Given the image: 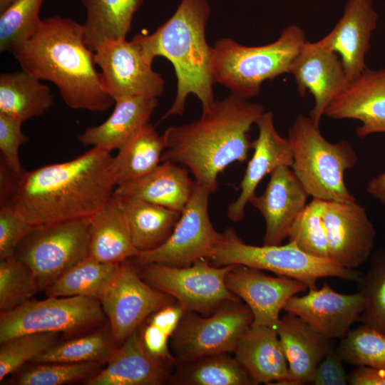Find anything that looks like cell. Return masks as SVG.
<instances>
[{
	"instance_id": "cell-34",
	"label": "cell",
	"mask_w": 385,
	"mask_h": 385,
	"mask_svg": "<svg viewBox=\"0 0 385 385\" xmlns=\"http://www.w3.org/2000/svg\"><path fill=\"white\" fill-rule=\"evenodd\" d=\"M118 267L119 264L101 262L88 256L46 289V296H81L101 301Z\"/></svg>"
},
{
	"instance_id": "cell-27",
	"label": "cell",
	"mask_w": 385,
	"mask_h": 385,
	"mask_svg": "<svg viewBox=\"0 0 385 385\" xmlns=\"http://www.w3.org/2000/svg\"><path fill=\"white\" fill-rule=\"evenodd\" d=\"M138 252L119 198L113 192L90 217L89 257L101 262L120 264Z\"/></svg>"
},
{
	"instance_id": "cell-19",
	"label": "cell",
	"mask_w": 385,
	"mask_h": 385,
	"mask_svg": "<svg viewBox=\"0 0 385 385\" xmlns=\"http://www.w3.org/2000/svg\"><path fill=\"white\" fill-rule=\"evenodd\" d=\"M377 21L372 0H346L338 22L317 41L322 47L339 56L348 82L366 68L365 58Z\"/></svg>"
},
{
	"instance_id": "cell-17",
	"label": "cell",
	"mask_w": 385,
	"mask_h": 385,
	"mask_svg": "<svg viewBox=\"0 0 385 385\" xmlns=\"http://www.w3.org/2000/svg\"><path fill=\"white\" fill-rule=\"evenodd\" d=\"M302 296L294 295L285 304L283 310L295 315L327 339H342L358 322L364 310L363 295L342 294L324 283L320 289H308Z\"/></svg>"
},
{
	"instance_id": "cell-32",
	"label": "cell",
	"mask_w": 385,
	"mask_h": 385,
	"mask_svg": "<svg viewBox=\"0 0 385 385\" xmlns=\"http://www.w3.org/2000/svg\"><path fill=\"white\" fill-rule=\"evenodd\" d=\"M232 353L205 355L178 362L168 384L175 385H256Z\"/></svg>"
},
{
	"instance_id": "cell-30",
	"label": "cell",
	"mask_w": 385,
	"mask_h": 385,
	"mask_svg": "<svg viewBox=\"0 0 385 385\" xmlns=\"http://www.w3.org/2000/svg\"><path fill=\"white\" fill-rule=\"evenodd\" d=\"M53 104L50 88L21 70L0 75V113L24 122L43 114Z\"/></svg>"
},
{
	"instance_id": "cell-38",
	"label": "cell",
	"mask_w": 385,
	"mask_h": 385,
	"mask_svg": "<svg viewBox=\"0 0 385 385\" xmlns=\"http://www.w3.org/2000/svg\"><path fill=\"white\" fill-rule=\"evenodd\" d=\"M44 0H15L0 14V51H11L36 31Z\"/></svg>"
},
{
	"instance_id": "cell-41",
	"label": "cell",
	"mask_w": 385,
	"mask_h": 385,
	"mask_svg": "<svg viewBox=\"0 0 385 385\" xmlns=\"http://www.w3.org/2000/svg\"><path fill=\"white\" fill-rule=\"evenodd\" d=\"M101 362L80 363L46 362L19 373L14 381L19 385H63L87 381L102 370Z\"/></svg>"
},
{
	"instance_id": "cell-26",
	"label": "cell",
	"mask_w": 385,
	"mask_h": 385,
	"mask_svg": "<svg viewBox=\"0 0 385 385\" xmlns=\"http://www.w3.org/2000/svg\"><path fill=\"white\" fill-rule=\"evenodd\" d=\"M108 119L97 126L87 128L78 135L84 145L108 152L119 150L143 126L149 123L158 106L155 97H126L115 101Z\"/></svg>"
},
{
	"instance_id": "cell-2",
	"label": "cell",
	"mask_w": 385,
	"mask_h": 385,
	"mask_svg": "<svg viewBox=\"0 0 385 385\" xmlns=\"http://www.w3.org/2000/svg\"><path fill=\"white\" fill-rule=\"evenodd\" d=\"M264 112L262 105L230 93L202 108L197 120L168 128L161 162L185 167L197 183L213 192L220 173L247 160L252 148L249 132Z\"/></svg>"
},
{
	"instance_id": "cell-31",
	"label": "cell",
	"mask_w": 385,
	"mask_h": 385,
	"mask_svg": "<svg viewBox=\"0 0 385 385\" xmlns=\"http://www.w3.org/2000/svg\"><path fill=\"white\" fill-rule=\"evenodd\" d=\"M143 0H81L86 10L85 42L92 51L105 39L126 38Z\"/></svg>"
},
{
	"instance_id": "cell-11",
	"label": "cell",
	"mask_w": 385,
	"mask_h": 385,
	"mask_svg": "<svg viewBox=\"0 0 385 385\" xmlns=\"http://www.w3.org/2000/svg\"><path fill=\"white\" fill-rule=\"evenodd\" d=\"M137 266L145 282L174 298L185 312L207 316L225 301L239 298L225 282L235 265L217 267L201 259L183 267L160 263Z\"/></svg>"
},
{
	"instance_id": "cell-23",
	"label": "cell",
	"mask_w": 385,
	"mask_h": 385,
	"mask_svg": "<svg viewBox=\"0 0 385 385\" xmlns=\"http://www.w3.org/2000/svg\"><path fill=\"white\" fill-rule=\"evenodd\" d=\"M175 366L153 357L146 350L140 327L116 348L106 366L87 385H160L169 382Z\"/></svg>"
},
{
	"instance_id": "cell-36",
	"label": "cell",
	"mask_w": 385,
	"mask_h": 385,
	"mask_svg": "<svg viewBox=\"0 0 385 385\" xmlns=\"http://www.w3.org/2000/svg\"><path fill=\"white\" fill-rule=\"evenodd\" d=\"M336 349L345 363L385 371V334L369 326L350 329Z\"/></svg>"
},
{
	"instance_id": "cell-12",
	"label": "cell",
	"mask_w": 385,
	"mask_h": 385,
	"mask_svg": "<svg viewBox=\"0 0 385 385\" xmlns=\"http://www.w3.org/2000/svg\"><path fill=\"white\" fill-rule=\"evenodd\" d=\"M212 192L195 181L192 195L167 240L160 247L138 253L131 260L138 266L160 263L187 267L195 262L210 260L222 238L213 227L209 215Z\"/></svg>"
},
{
	"instance_id": "cell-48",
	"label": "cell",
	"mask_w": 385,
	"mask_h": 385,
	"mask_svg": "<svg viewBox=\"0 0 385 385\" xmlns=\"http://www.w3.org/2000/svg\"><path fill=\"white\" fill-rule=\"evenodd\" d=\"M366 191L375 200L385 205V172L368 183Z\"/></svg>"
},
{
	"instance_id": "cell-45",
	"label": "cell",
	"mask_w": 385,
	"mask_h": 385,
	"mask_svg": "<svg viewBox=\"0 0 385 385\" xmlns=\"http://www.w3.org/2000/svg\"><path fill=\"white\" fill-rule=\"evenodd\" d=\"M140 327L141 337L148 352L154 358L173 366L178 361L169 349V340L175 330L147 319Z\"/></svg>"
},
{
	"instance_id": "cell-49",
	"label": "cell",
	"mask_w": 385,
	"mask_h": 385,
	"mask_svg": "<svg viewBox=\"0 0 385 385\" xmlns=\"http://www.w3.org/2000/svg\"><path fill=\"white\" fill-rule=\"evenodd\" d=\"M15 0H0V13L4 11Z\"/></svg>"
},
{
	"instance_id": "cell-40",
	"label": "cell",
	"mask_w": 385,
	"mask_h": 385,
	"mask_svg": "<svg viewBox=\"0 0 385 385\" xmlns=\"http://www.w3.org/2000/svg\"><path fill=\"white\" fill-rule=\"evenodd\" d=\"M325 200L313 198L292 224L289 242L304 252L322 258L329 257L328 242L322 219Z\"/></svg>"
},
{
	"instance_id": "cell-1",
	"label": "cell",
	"mask_w": 385,
	"mask_h": 385,
	"mask_svg": "<svg viewBox=\"0 0 385 385\" xmlns=\"http://www.w3.org/2000/svg\"><path fill=\"white\" fill-rule=\"evenodd\" d=\"M113 158L92 148L73 160L24 170L10 203L19 217L36 226L90 218L117 185Z\"/></svg>"
},
{
	"instance_id": "cell-5",
	"label": "cell",
	"mask_w": 385,
	"mask_h": 385,
	"mask_svg": "<svg viewBox=\"0 0 385 385\" xmlns=\"http://www.w3.org/2000/svg\"><path fill=\"white\" fill-rule=\"evenodd\" d=\"M305 41L304 31L297 25L287 26L274 41L262 46H245L232 38H222L212 47L214 81L231 93L253 98L260 93L265 81L289 73Z\"/></svg>"
},
{
	"instance_id": "cell-7",
	"label": "cell",
	"mask_w": 385,
	"mask_h": 385,
	"mask_svg": "<svg viewBox=\"0 0 385 385\" xmlns=\"http://www.w3.org/2000/svg\"><path fill=\"white\" fill-rule=\"evenodd\" d=\"M209 262L217 267L240 265L267 270L297 279L308 289L317 287V279L322 277L356 282L361 276L354 269L344 267L330 258L309 255L290 242L262 246L246 244L232 227L222 232V238Z\"/></svg>"
},
{
	"instance_id": "cell-8",
	"label": "cell",
	"mask_w": 385,
	"mask_h": 385,
	"mask_svg": "<svg viewBox=\"0 0 385 385\" xmlns=\"http://www.w3.org/2000/svg\"><path fill=\"white\" fill-rule=\"evenodd\" d=\"M90 218L38 225L14 255L34 272L39 291L89 256Z\"/></svg>"
},
{
	"instance_id": "cell-43",
	"label": "cell",
	"mask_w": 385,
	"mask_h": 385,
	"mask_svg": "<svg viewBox=\"0 0 385 385\" xmlns=\"http://www.w3.org/2000/svg\"><path fill=\"white\" fill-rule=\"evenodd\" d=\"M36 227L19 217L10 202L1 205L0 260L14 255L21 242Z\"/></svg>"
},
{
	"instance_id": "cell-18",
	"label": "cell",
	"mask_w": 385,
	"mask_h": 385,
	"mask_svg": "<svg viewBox=\"0 0 385 385\" xmlns=\"http://www.w3.org/2000/svg\"><path fill=\"white\" fill-rule=\"evenodd\" d=\"M300 96L307 91L314 104L309 117L319 125L330 103L343 91L348 80L339 56L322 47L317 41H305L289 68Z\"/></svg>"
},
{
	"instance_id": "cell-24",
	"label": "cell",
	"mask_w": 385,
	"mask_h": 385,
	"mask_svg": "<svg viewBox=\"0 0 385 385\" xmlns=\"http://www.w3.org/2000/svg\"><path fill=\"white\" fill-rule=\"evenodd\" d=\"M233 354L256 384L292 385L276 328L251 324L241 336Z\"/></svg>"
},
{
	"instance_id": "cell-3",
	"label": "cell",
	"mask_w": 385,
	"mask_h": 385,
	"mask_svg": "<svg viewBox=\"0 0 385 385\" xmlns=\"http://www.w3.org/2000/svg\"><path fill=\"white\" fill-rule=\"evenodd\" d=\"M11 54L22 70L53 83L72 109L105 112L115 103L101 85L83 24L59 16L43 19Z\"/></svg>"
},
{
	"instance_id": "cell-6",
	"label": "cell",
	"mask_w": 385,
	"mask_h": 385,
	"mask_svg": "<svg viewBox=\"0 0 385 385\" xmlns=\"http://www.w3.org/2000/svg\"><path fill=\"white\" fill-rule=\"evenodd\" d=\"M293 157L292 170L309 196L326 201H354L344 182V173L358 156L346 140L330 143L311 118L297 115L287 137Z\"/></svg>"
},
{
	"instance_id": "cell-46",
	"label": "cell",
	"mask_w": 385,
	"mask_h": 385,
	"mask_svg": "<svg viewBox=\"0 0 385 385\" xmlns=\"http://www.w3.org/2000/svg\"><path fill=\"white\" fill-rule=\"evenodd\" d=\"M343 361L337 349L332 348L317 366L312 384L314 385H346L349 384Z\"/></svg>"
},
{
	"instance_id": "cell-20",
	"label": "cell",
	"mask_w": 385,
	"mask_h": 385,
	"mask_svg": "<svg viewBox=\"0 0 385 385\" xmlns=\"http://www.w3.org/2000/svg\"><path fill=\"white\" fill-rule=\"evenodd\" d=\"M324 115L332 119H354L361 122L356 128L360 138L385 133V68H366L348 82L330 103Z\"/></svg>"
},
{
	"instance_id": "cell-16",
	"label": "cell",
	"mask_w": 385,
	"mask_h": 385,
	"mask_svg": "<svg viewBox=\"0 0 385 385\" xmlns=\"http://www.w3.org/2000/svg\"><path fill=\"white\" fill-rule=\"evenodd\" d=\"M229 290L242 299L253 315L252 325L276 328L279 313L293 296L308 287L302 282L284 276H270L261 270L237 265L227 274Z\"/></svg>"
},
{
	"instance_id": "cell-37",
	"label": "cell",
	"mask_w": 385,
	"mask_h": 385,
	"mask_svg": "<svg viewBox=\"0 0 385 385\" xmlns=\"http://www.w3.org/2000/svg\"><path fill=\"white\" fill-rule=\"evenodd\" d=\"M356 282L366 302L358 322L385 334V250L371 256L368 270Z\"/></svg>"
},
{
	"instance_id": "cell-25",
	"label": "cell",
	"mask_w": 385,
	"mask_h": 385,
	"mask_svg": "<svg viewBox=\"0 0 385 385\" xmlns=\"http://www.w3.org/2000/svg\"><path fill=\"white\" fill-rule=\"evenodd\" d=\"M276 329L287 360L292 385L312 383L319 363L333 348L331 339L287 313L279 319Z\"/></svg>"
},
{
	"instance_id": "cell-39",
	"label": "cell",
	"mask_w": 385,
	"mask_h": 385,
	"mask_svg": "<svg viewBox=\"0 0 385 385\" xmlns=\"http://www.w3.org/2000/svg\"><path fill=\"white\" fill-rule=\"evenodd\" d=\"M0 310L11 311L39 292L36 277L15 255L0 260Z\"/></svg>"
},
{
	"instance_id": "cell-10",
	"label": "cell",
	"mask_w": 385,
	"mask_h": 385,
	"mask_svg": "<svg viewBox=\"0 0 385 385\" xmlns=\"http://www.w3.org/2000/svg\"><path fill=\"white\" fill-rule=\"evenodd\" d=\"M252 322L251 310L240 298L225 301L207 316L185 312L170 339L171 351L178 363L208 354L234 353Z\"/></svg>"
},
{
	"instance_id": "cell-47",
	"label": "cell",
	"mask_w": 385,
	"mask_h": 385,
	"mask_svg": "<svg viewBox=\"0 0 385 385\" xmlns=\"http://www.w3.org/2000/svg\"><path fill=\"white\" fill-rule=\"evenodd\" d=\"M349 384L385 385V371L370 366H356L349 374Z\"/></svg>"
},
{
	"instance_id": "cell-14",
	"label": "cell",
	"mask_w": 385,
	"mask_h": 385,
	"mask_svg": "<svg viewBox=\"0 0 385 385\" xmlns=\"http://www.w3.org/2000/svg\"><path fill=\"white\" fill-rule=\"evenodd\" d=\"M100 302L114 342L120 346L152 314L176 301L145 282L137 265L129 259L119 264Z\"/></svg>"
},
{
	"instance_id": "cell-44",
	"label": "cell",
	"mask_w": 385,
	"mask_h": 385,
	"mask_svg": "<svg viewBox=\"0 0 385 385\" xmlns=\"http://www.w3.org/2000/svg\"><path fill=\"white\" fill-rule=\"evenodd\" d=\"M22 123L18 119L0 113V150L2 159L18 173L24 171L19 159V148L29 141L21 130Z\"/></svg>"
},
{
	"instance_id": "cell-13",
	"label": "cell",
	"mask_w": 385,
	"mask_h": 385,
	"mask_svg": "<svg viewBox=\"0 0 385 385\" xmlns=\"http://www.w3.org/2000/svg\"><path fill=\"white\" fill-rule=\"evenodd\" d=\"M94 61L101 68L100 78L103 90L117 99L161 96L165 80L155 71L153 61L133 38L105 39L94 51Z\"/></svg>"
},
{
	"instance_id": "cell-21",
	"label": "cell",
	"mask_w": 385,
	"mask_h": 385,
	"mask_svg": "<svg viewBox=\"0 0 385 385\" xmlns=\"http://www.w3.org/2000/svg\"><path fill=\"white\" fill-rule=\"evenodd\" d=\"M270 175L264 192L255 195L250 203L265 219L263 245H281L309 195L291 167L281 165Z\"/></svg>"
},
{
	"instance_id": "cell-35",
	"label": "cell",
	"mask_w": 385,
	"mask_h": 385,
	"mask_svg": "<svg viewBox=\"0 0 385 385\" xmlns=\"http://www.w3.org/2000/svg\"><path fill=\"white\" fill-rule=\"evenodd\" d=\"M118 346L108 327L59 343L35 358L34 363L95 361L106 364Z\"/></svg>"
},
{
	"instance_id": "cell-15",
	"label": "cell",
	"mask_w": 385,
	"mask_h": 385,
	"mask_svg": "<svg viewBox=\"0 0 385 385\" xmlns=\"http://www.w3.org/2000/svg\"><path fill=\"white\" fill-rule=\"evenodd\" d=\"M322 219L331 260L355 270L369 258L376 230L363 206L356 200H325Z\"/></svg>"
},
{
	"instance_id": "cell-9",
	"label": "cell",
	"mask_w": 385,
	"mask_h": 385,
	"mask_svg": "<svg viewBox=\"0 0 385 385\" xmlns=\"http://www.w3.org/2000/svg\"><path fill=\"white\" fill-rule=\"evenodd\" d=\"M98 299L81 297H48L29 300L0 314V343L31 333L74 335L93 329L104 319Z\"/></svg>"
},
{
	"instance_id": "cell-42",
	"label": "cell",
	"mask_w": 385,
	"mask_h": 385,
	"mask_svg": "<svg viewBox=\"0 0 385 385\" xmlns=\"http://www.w3.org/2000/svg\"><path fill=\"white\" fill-rule=\"evenodd\" d=\"M60 333L22 334L1 343L0 381L59 344Z\"/></svg>"
},
{
	"instance_id": "cell-22",
	"label": "cell",
	"mask_w": 385,
	"mask_h": 385,
	"mask_svg": "<svg viewBox=\"0 0 385 385\" xmlns=\"http://www.w3.org/2000/svg\"><path fill=\"white\" fill-rule=\"evenodd\" d=\"M258 136L252 141L254 152L240 183V193L227 210V217L237 222L243 219L246 205L256 195L265 176L281 165L292 166L293 157L289 141L277 132L273 113L264 112L256 122Z\"/></svg>"
},
{
	"instance_id": "cell-28",
	"label": "cell",
	"mask_w": 385,
	"mask_h": 385,
	"mask_svg": "<svg viewBox=\"0 0 385 385\" xmlns=\"http://www.w3.org/2000/svg\"><path fill=\"white\" fill-rule=\"evenodd\" d=\"M194 185L188 168L163 161L146 175L116 186L114 192L181 212L190 198Z\"/></svg>"
},
{
	"instance_id": "cell-4",
	"label": "cell",
	"mask_w": 385,
	"mask_h": 385,
	"mask_svg": "<svg viewBox=\"0 0 385 385\" xmlns=\"http://www.w3.org/2000/svg\"><path fill=\"white\" fill-rule=\"evenodd\" d=\"M210 11L207 0H181L174 14L153 33L133 38L152 61L162 56L173 66L177 78L176 95L162 120L182 115L190 94L197 97L202 108L215 101L212 47L206 40Z\"/></svg>"
},
{
	"instance_id": "cell-33",
	"label": "cell",
	"mask_w": 385,
	"mask_h": 385,
	"mask_svg": "<svg viewBox=\"0 0 385 385\" xmlns=\"http://www.w3.org/2000/svg\"><path fill=\"white\" fill-rule=\"evenodd\" d=\"M165 148L163 135H160L151 123L140 128L113 158L116 186L152 172L161 163Z\"/></svg>"
},
{
	"instance_id": "cell-29",
	"label": "cell",
	"mask_w": 385,
	"mask_h": 385,
	"mask_svg": "<svg viewBox=\"0 0 385 385\" xmlns=\"http://www.w3.org/2000/svg\"><path fill=\"white\" fill-rule=\"evenodd\" d=\"M115 195L126 216L133 244L140 252L150 251L163 244L180 217L179 211Z\"/></svg>"
}]
</instances>
